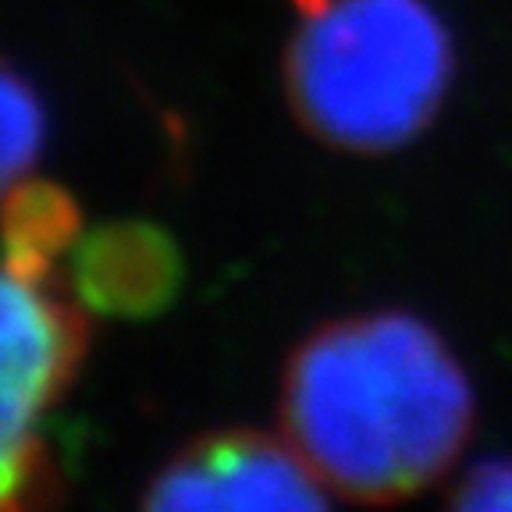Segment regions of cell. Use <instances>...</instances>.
Returning a JSON list of instances; mask_svg holds the SVG:
<instances>
[{
    "label": "cell",
    "instance_id": "cell-2",
    "mask_svg": "<svg viewBox=\"0 0 512 512\" xmlns=\"http://www.w3.org/2000/svg\"><path fill=\"white\" fill-rule=\"evenodd\" d=\"M288 50V96L313 136L395 150L427 128L452 79V40L427 0H320Z\"/></svg>",
    "mask_w": 512,
    "mask_h": 512
},
{
    "label": "cell",
    "instance_id": "cell-1",
    "mask_svg": "<svg viewBox=\"0 0 512 512\" xmlns=\"http://www.w3.org/2000/svg\"><path fill=\"white\" fill-rule=\"evenodd\" d=\"M285 434L324 488L392 502L463 452L473 392L445 342L409 313L328 324L292 356Z\"/></svg>",
    "mask_w": 512,
    "mask_h": 512
},
{
    "label": "cell",
    "instance_id": "cell-3",
    "mask_svg": "<svg viewBox=\"0 0 512 512\" xmlns=\"http://www.w3.org/2000/svg\"><path fill=\"white\" fill-rule=\"evenodd\" d=\"M79 356L68 303L32 271L0 264V509L47 488V424Z\"/></svg>",
    "mask_w": 512,
    "mask_h": 512
},
{
    "label": "cell",
    "instance_id": "cell-4",
    "mask_svg": "<svg viewBox=\"0 0 512 512\" xmlns=\"http://www.w3.org/2000/svg\"><path fill=\"white\" fill-rule=\"evenodd\" d=\"M324 480L310 470L292 441L228 431L203 438L168 459L150 480L146 509H320Z\"/></svg>",
    "mask_w": 512,
    "mask_h": 512
},
{
    "label": "cell",
    "instance_id": "cell-5",
    "mask_svg": "<svg viewBox=\"0 0 512 512\" xmlns=\"http://www.w3.org/2000/svg\"><path fill=\"white\" fill-rule=\"evenodd\" d=\"M43 104L36 89L0 57V196H8L40 160Z\"/></svg>",
    "mask_w": 512,
    "mask_h": 512
},
{
    "label": "cell",
    "instance_id": "cell-6",
    "mask_svg": "<svg viewBox=\"0 0 512 512\" xmlns=\"http://www.w3.org/2000/svg\"><path fill=\"white\" fill-rule=\"evenodd\" d=\"M463 502L480 505V509H512V459L480 466V470L466 480Z\"/></svg>",
    "mask_w": 512,
    "mask_h": 512
},
{
    "label": "cell",
    "instance_id": "cell-7",
    "mask_svg": "<svg viewBox=\"0 0 512 512\" xmlns=\"http://www.w3.org/2000/svg\"><path fill=\"white\" fill-rule=\"evenodd\" d=\"M303 4H306V8H313V4H320V0H303Z\"/></svg>",
    "mask_w": 512,
    "mask_h": 512
}]
</instances>
